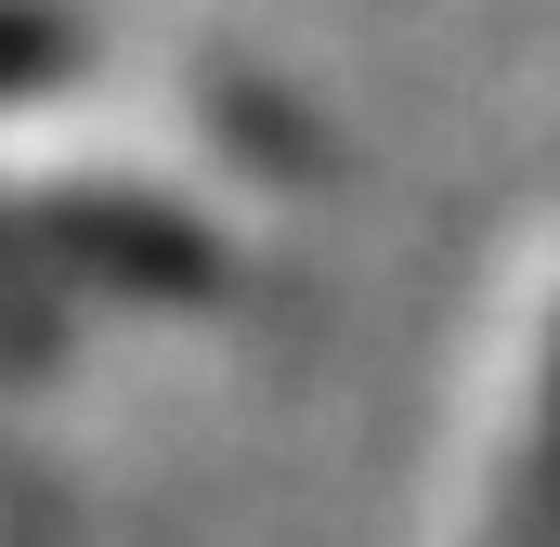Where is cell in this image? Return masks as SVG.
<instances>
[{"mask_svg":"<svg viewBox=\"0 0 560 547\" xmlns=\"http://www.w3.org/2000/svg\"><path fill=\"white\" fill-rule=\"evenodd\" d=\"M469 547H560V274H535V300L509 313L495 392L469 430Z\"/></svg>","mask_w":560,"mask_h":547,"instance_id":"2","label":"cell"},{"mask_svg":"<svg viewBox=\"0 0 560 547\" xmlns=\"http://www.w3.org/2000/svg\"><path fill=\"white\" fill-rule=\"evenodd\" d=\"M222 287V235L105 156H39L0 170V313H79V300H209Z\"/></svg>","mask_w":560,"mask_h":547,"instance_id":"1","label":"cell"},{"mask_svg":"<svg viewBox=\"0 0 560 547\" xmlns=\"http://www.w3.org/2000/svg\"><path fill=\"white\" fill-rule=\"evenodd\" d=\"M66 53H79V13L66 0H0V105H26Z\"/></svg>","mask_w":560,"mask_h":547,"instance_id":"3","label":"cell"}]
</instances>
